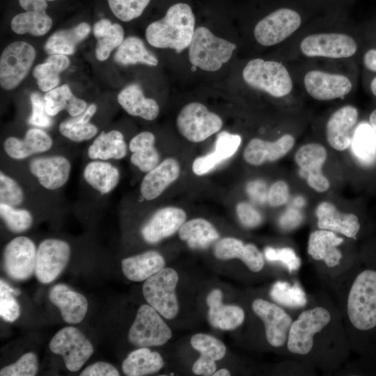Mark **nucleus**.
<instances>
[{
    "label": "nucleus",
    "instance_id": "nucleus-13",
    "mask_svg": "<svg viewBox=\"0 0 376 376\" xmlns=\"http://www.w3.org/2000/svg\"><path fill=\"white\" fill-rule=\"evenodd\" d=\"M302 54L308 57L343 58L353 56L357 49L355 40L338 33H321L305 37L300 43Z\"/></svg>",
    "mask_w": 376,
    "mask_h": 376
},
{
    "label": "nucleus",
    "instance_id": "nucleus-19",
    "mask_svg": "<svg viewBox=\"0 0 376 376\" xmlns=\"http://www.w3.org/2000/svg\"><path fill=\"white\" fill-rule=\"evenodd\" d=\"M185 212L176 207H166L157 210L141 229L143 240L156 244L176 233L186 220Z\"/></svg>",
    "mask_w": 376,
    "mask_h": 376
},
{
    "label": "nucleus",
    "instance_id": "nucleus-25",
    "mask_svg": "<svg viewBox=\"0 0 376 376\" xmlns=\"http://www.w3.org/2000/svg\"><path fill=\"white\" fill-rule=\"evenodd\" d=\"M318 226L320 229L337 232L350 238H356L360 229L357 215L341 212L329 202H322L316 208Z\"/></svg>",
    "mask_w": 376,
    "mask_h": 376
},
{
    "label": "nucleus",
    "instance_id": "nucleus-18",
    "mask_svg": "<svg viewBox=\"0 0 376 376\" xmlns=\"http://www.w3.org/2000/svg\"><path fill=\"white\" fill-rule=\"evenodd\" d=\"M304 84L309 95L320 101L345 96L352 87L350 80L346 76L321 70L308 72L304 76Z\"/></svg>",
    "mask_w": 376,
    "mask_h": 376
},
{
    "label": "nucleus",
    "instance_id": "nucleus-58",
    "mask_svg": "<svg viewBox=\"0 0 376 376\" xmlns=\"http://www.w3.org/2000/svg\"><path fill=\"white\" fill-rule=\"evenodd\" d=\"M217 366L214 361L200 357L192 366V371L196 375H212Z\"/></svg>",
    "mask_w": 376,
    "mask_h": 376
},
{
    "label": "nucleus",
    "instance_id": "nucleus-11",
    "mask_svg": "<svg viewBox=\"0 0 376 376\" xmlns=\"http://www.w3.org/2000/svg\"><path fill=\"white\" fill-rule=\"evenodd\" d=\"M299 14L283 8L273 11L260 20L253 31L256 41L263 46H272L290 36L301 25Z\"/></svg>",
    "mask_w": 376,
    "mask_h": 376
},
{
    "label": "nucleus",
    "instance_id": "nucleus-57",
    "mask_svg": "<svg viewBox=\"0 0 376 376\" xmlns=\"http://www.w3.org/2000/svg\"><path fill=\"white\" fill-rule=\"evenodd\" d=\"M119 372L111 363L98 361L89 365L80 373L81 376H118Z\"/></svg>",
    "mask_w": 376,
    "mask_h": 376
},
{
    "label": "nucleus",
    "instance_id": "nucleus-28",
    "mask_svg": "<svg viewBox=\"0 0 376 376\" xmlns=\"http://www.w3.org/2000/svg\"><path fill=\"white\" fill-rule=\"evenodd\" d=\"M343 242L333 231L320 229L313 232L308 244V254L316 260H323L329 267L340 263L343 256L336 246Z\"/></svg>",
    "mask_w": 376,
    "mask_h": 376
},
{
    "label": "nucleus",
    "instance_id": "nucleus-50",
    "mask_svg": "<svg viewBox=\"0 0 376 376\" xmlns=\"http://www.w3.org/2000/svg\"><path fill=\"white\" fill-rule=\"evenodd\" d=\"M38 369V362L33 352L23 354L15 363L2 368L1 376H33Z\"/></svg>",
    "mask_w": 376,
    "mask_h": 376
},
{
    "label": "nucleus",
    "instance_id": "nucleus-7",
    "mask_svg": "<svg viewBox=\"0 0 376 376\" xmlns=\"http://www.w3.org/2000/svg\"><path fill=\"white\" fill-rule=\"evenodd\" d=\"M172 332L150 305H141L128 333L129 341L140 347L160 346L171 338Z\"/></svg>",
    "mask_w": 376,
    "mask_h": 376
},
{
    "label": "nucleus",
    "instance_id": "nucleus-29",
    "mask_svg": "<svg viewBox=\"0 0 376 376\" xmlns=\"http://www.w3.org/2000/svg\"><path fill=\"white\" fill-rule=\"evenodd\" d=\"M164 266L163 256L155 251H148L124 258L121 261L125 276L136 282L146 281L164 268Z\"/></svg>",
    "mask_w": 376,
    "mask_h": 376
},
{
    "label": "nucleus",
    "instance_id": "nucleus-31",
    "mask_svg": "<svg viewBox=\"0 0 376 376\" xmlns=\"http://www.w3.org/2000/svg\"><path fill=\"white\" fill-rule=\"evenodd\" d=\"M83 174L86 182L101 194L110 193L120 180L118 168L104 160L95 159L88 162Z\"/></svg>",
    "mask_w": 376,
    "mask_h": 376
},
{
    "label": "nucleus",
    "instance_id": "nucleus-20",
    "mask_svg": "<svg viewBox=\"0 0 376 376\" xmlns=\"http://www.w3.org/2000/svg\"><path fill=\"white\" fill-rule=\"evenodd\" d=\"M357 119L358 111L351 105L338 109L330 116L327 123L326 136L333 148L343 151L350 146Z\"/></svg>",
    "mask_w": 376,
    "mask_h": 376
},
{
    "label": "nucleus",
    "instance_id": "nucleus-37",
    "mask_svg": "<svg viewBox=\"0 0 376 376\" xmlns=\"http://www.w3.org/2000/svg\"><path fill=\"white\" fill-rule=\"evenodd\" d=\"M162 356L147 347L132 352L123 361L122 369L128 376H142L158 372L164 366Z\"/></svg>",
    "mask_w": 376,
    "mask_h": 376
},
{
    "label": "nucleus",
    "instance_id": "nucleus-48",
    "mask_svg": "<svg viewBox=\"0 0 376 376\" xmlns=\"http://www.w3.org/2000/svg\"><path fill=\"white\" fill-rule=\"evenodd\" d=\"M241 141L242 139L239 134L223 131L217 136L214 150L209 155L218 165L222 161L231 157L236 152Z\"/></svg>",
    "mask_w": 376,
    "mask_h": 376
},
{
    "label": "nucleus",
    "instance_id": "nucleus-26",
    "mask_svg": "<svg viewBox=\"0 0 376 376\" xmlns=\"http://www.w3.org/2000/svg\"><path fill=\"white\" fill-rule=\"evenodd\" d=\"M207 304L209 307L208 320L214 328L233 330L244 322L243 309L235 305H224L222 303V292L219 289H214L208 294Z\"/></svg>",
    "mask_w": 376,
    "mask_h": 376
},
{
    "label": "nucleus",
    "instance_id": "nucleus-14",
    "mask_svg": "<svg viewBox=\"0 0 376 376\" xmlns=\"http://www.w3.org/2000/svg\"><path fill=\"white\" fill-rule=\"evenodd\" d=\"M36 251L35 244L27 237L18 236L11 240L3 252L7 274L16 281L29 279L35 272Z\"/></svg>",
    "mask_w": 376,
    "mask_h": 376
},
{
    "label": "nucleus",
    "instance_id": "nucleus-63",
    "mask_svg": "<svg viewBox=\"0 0 376 376\" xmlns=\"http://www.w3.org/2000/svg\"><path fill=\"white\" fill-rule=\"evenodd\" d=\"M370 89L373 94L376 96V77L371 81Z\"/></svg>",
    "mask_w": 376,
    "mask_h": 376
},
{
    "label": "nucleus",
    "instance_id": "nucleus-47",
    "mask_svg": "<svg viewBox=\"0 0 376 376\" xmlns=\"http://www.w3.org/2000/svg\"><path fill=\"white\" fill-rule=\"evenodd\" d=\"M150 0H107L112 13L123 22L139 17Z\"/></svg>",
    "mask_w": 376,
    "mask_h": 376
},
{
    "label": "nucleus",
    "instance_id": "nucleus-40",
    "mask_svg": "<svg viewBox=\"0 0 376 376\" xmlns=\"http://www.w3.org/2000/svg\"><path fill=\"white\" fill-rule=\"evenodd\" d=\"M52 25V18L46 12L25 11L13 17L10 26L17 34L31 33L35 36L46 34Z\"/></svg>",
    "mask_w": 376,
    "mask_h": 376
},
{
    "label": "nucleus",
    "instance_id": "nucleus-23",
    "mask_svg": "<svg viewBox=\"0 0 376 376\" xmlns=\"http://www.w3.org/2000/svg\"><path fill=\"white\" fill-rule=\"evenodd\" d=\"M180 173V167L174 158H166L148 171L140 185V192L146 201L157 198Z\"/></svg>",
    "mask_w": 376,
    "mask_h": 376
},
{
    "label": "nucleus",
    "instance_id": "nucleus-44",
    "mask_svg": "<svg viewBox=\"0 0 376 376\" xmlns=\"http://www.w3.org/2000/svg\"><path fill=\"white\" fill-rule=\"evenodd\" d=\"M59 132L64 137L73 142H82L95 136L98 129L94 124L84 122L76 116L61 122Z\"/></svg>",
    "mask_w": 376,
    "mask_h": 376
},
{
    "label": "nucleus",
    "instance_id": "nucleus-1",
    "mask_svg": "<svg viewBox=\"0 0 376 376\" xmlns=\"http://www.w3.org/2000/svg\"><path fill=\"white\" fill-rule=\"evenodd\" d=\"M194 26L195 17L191 7L177 3L169 8L164 17L147 26L146 38L154 47L169 48L180 53L189 47Z\"/></svg>",
    "mask_w": 376,
    "mask_h": 376
},
{
    "label": "nucleus",
    "instance_id": "nucleus-54",
    "mask_svg": "<svg viewBox=\"0 0 376 376\" xmlns=\"http://www.w3.org/2000/svg\"><path fill=\"white\" fill-rule=\"evenodd\" d=\"M236 212L240 221L246 227H256L263 221L260 213L249 203H239L236 207Z\"/></svg>",
    "mask_w": 376,
    "mask_h": 376
},
{
    "label": "nucleus",
    "instance_id": "nucleus-4",
    "mask_svg": "<svg viewBox=\"0 0 376 376\" xmlns=\"http://www.w3.org/2000/svg\"><path fill=\"white\" fill-rule=\"evenodd\" d=\"M242 77L251 87L276 97L285 96L292 89V81L288 70L277 61L251 59L244 68Z\"/></svg>",
    "mask_w": 376,
    "mask_h": 376
},
{
    "label": "nucleus",
    "instance_id": "nucleus-46",
    "mask_svg": "<svg viewBox=\"0 0 376 376\" xmlns=\"http://www.w3.org/2000/svg\"><path fill=\"white\" fill-rule=\"evenodd\" d=\"M19 294L17 289L0 280V315L6 322H13L20 315V306L14 296Z\"/></svg>",
    "mask_w": 376,
    "mask_h": 376
},
{
    "label": "nucleus",
    "instance_id": "nucleus-17",
    "mask_svg": "<svg viewBox=\"0 0 376 376\" xmlns=\"http://www.w3.org/2000/svg\"><path fill=\"white\" fill-rule=\"evenodd\" d=\"M29 169L42 187L48 190H56L68 182L71 164L62 155L41 156L29 162Z\"/></svg>",
    "mask_w": 376,
    "mask_h": 376
},
{
    "label": "nucleus",
    "instance_id": "nucleus-21",
    "mask_svg": "<svg viewBox=\"0 0 376 376\" xmlns=\"http://www.w3.org/2000/svg\"><path fill=\"white\" fill-rule=\"evenodd\" d=\"M53 145L51 136L38 127L28 130L23 139L8 137L3 142V149L8 157L22 160L35 154L48 151Z\"/></svg>",
    "mask_w": 376,
    "mask_h": 376
},
{
    "label": "nucleus",
    "instance_id": "nucleus-5",
    "mask_svg": "<svg viewBox=\"0 0 376 376\" xmlns=\"http://www.w3.org/2000/svg\"><path fill=\"white\" fill-rule=\"evenodd\" d=\"M178 281V273L172 268L164 267L143 285V294L148 304L166 319H173L179 311L175 294Z\"/></svg>",
    "mask_w": 376,
    "mask_h": 376
},
{
    "label": "nucleus",
    "instance_id": "nucleus-55",
    "mask_svg": "<svg viewBox=\"0 0 376 376\" xmlns=\"http://www.w3.org/2000/svg\"><path fill=\"white\" fill-rule=\"evenodd\" d=\"M241 260L253 272H260L264 266V259L261 252L252 244H245Z\"/></svg>",
    "mask_w": 376,
    "mask_h": 376
},
{
    "label": "nucleus",
    "instance_id": "nucleus-32",
    "mask_svg": "<svg viewBox=\"0 0 376 376\" xmlns=\"http://www.w3.org/2000/svg\"><path fill=\"white\" fill-rule=\"evenodd\" d=\"M155 142V135L148 131L136 134L130 141V162L142 172L148 173L159 164V154Z\"/></svg>",
    "mask_w": 376,
    "mask_h": 376
},
{
    "label": "nucleus",
    "instance_id": "nucleus-12",
    "mask_svg": "<svg viewBox=\"0 0 376 376\" xmlns=\"http://www.w3.org/2000/svg\"><path fill=\"white\" fill-rule=\"evenodd\" d=\"M70 246L65 241L48 238L42 241L36 251L35 274L44 284L54 281L67 266Z\"/></svg>",
    "mask_w": 376,
    "mask_h": 376
},
{
    "label": "nucleus",
    "instance_id": "nucleus-3",
    "mask_svg": "<svg viewBox=\"0 0 376 376\" xmlns=\"http://www.w3.org/2000/svg\"><path fill=\"white\" fill-rule=\"evenodd\" d=\"M347 315L352 325L366 331L376 327V272L366 269L354 279L347 299Z\"/></svg>",
    "mask_w": 376,
    "mask_h": 376
},
{
    "label": "nucleus",
    "instance_id": "nucleus-62",
    "mask_svg": "<svg viewBox=\"0 0 376 376\" xmlns=\"http://www.w3.org/2000/svg\"><path fill=\"white\" fill-rule=\"evenodd\" d=\"M214 376H229L230 375V373L229 372V370H228L226 368H221L217 371H215L214 373V374L212 375Z\"/></svg>",
    "mask_w": 376,
    "mask_h": 376
},
{
    "label": "nucleus",
    "instance_id": "nucleus-8",
    "mask_svg": "<svg viewBox=\"0 0 376 376\" xmlns=\"http://www.w3.org/2000/svg\"><path fill=\"white\" fill-rule=\"evenodd\" d=\"M36 58L32 45L24 41L8 45L0 58V84L9 91L16 88L27 76Z\"/></svg>",
    "mask_w": 376,
    "mask_h": 376
},
{
    "label": "nucleus",
    "instance_id": "nucleus-36",
    "mask_svg": "<svg viewBox=\"0 0 376 376\" xmlns=\"http://www.w3.org/2000/svg\"><path fill=\"white\" fill-rule=\"evenodd\" d=\"M93 30L97 40L95 56L100 61H105L111 52L123 42L124 29L119 24H112L107 19H102L94 24Z\"/></svg>",
    "mask_w": 376,
    "mask_h": 376
},
{
    "label": "nucleus",
    "instance_id": "nucleus-61",
    "mask_svg": "<svg viewBox=\"0 0 376 376\" xmlns=\"http://www.w3.org/2000/svg\"><path fill=\"white\" fill-rule=\"evenodd\" d=\"M369 124L376 132V109L372 111L369 117Z\"/></svg>",
    "mask_w": 376,
    "mask_h": 376
},
{
    "label": "nucleus",
    "instance_id": "nucleus-64",
    "mask_svg": "<svg viewBox=\"0 0 376 376\" xmlns=\"http://www.w3.org/2000/svg\"><path fill=\"white\" fill-rule=\"evenodd\" d=\"M47 1H53L54 0H46Z\"/></svg>",
    "mask_w": 376,
    "mask_h": 376
},
{
    "label": "nucleus",
    "instance_id": "nucleus-9",
    "mask_svg": "<svg viewBox=\"0 0 376 376\" xmlns=\"http://www.w3.org/2000/svg\"><path fill=\"white\" fill-rule=\"evenodd\" d=\"M331 320L329 312L318 306L303 311L292 322L288 336V349L293 353L304 355L310 352L313 345V336L321 331Z\"/></svg>",
    "mask_w": 376,
    "mask_h": 376
},
{
    "label": "nucleus",
    "instance_id": "nucleus-51",
    "mask_svg": "<svg viewBox=\"0 0 376 376\" xmlns=\"http://www.w3.org/2000/svg\"><path fill=\"white\" fill-rule=\"evenodd\" d=\"M245 244L234 237H224L220 240L215 245L214 254L220 260H229L239 258L241 260Z\"/></svg>",
    "mask_w": 376,
    "mask_h": 376
},
{
    "label": "nucleus",
    "instance_id": "nucleus-56",
    "mask_svg": "<svg viewBox=\"0 0 376 376\" xmlns=\"http://www.w3.org/2000/svg\"><path fill=\"white\" fill-rule=\"evenodd\" d=\"M289 188L286 182L282 180L275 182L269 188L267 201L269 205L279 207L284 205L288 200Z\"/></svg>",
    "mask_w": 376,
    "mask_h": 376
},
{
    "label": "nucleus",
    "instance_id": "nucleus-53",
    "mask_svg": "<svg viewBox=\"0 0 376 376\" xmlns=\"http://www.w3.org/2000/svg\"><path fill=\"white\" fill-rule=\"evenodd\" d=\"M265 256L269 261H281L290 272L297 270L301 264L299 258L293 249L289 247L274 249L267 246L265 249Z\"/></svg>",
    "mask_w": 376,
    "mask_h": 376
},
{
    "label": "nucleus",
    "instance_id": "nucleus-34",
    "mask_svg": "<svg viewBox=\"0 0 376 376\" xmlns=\"http://www.w3.org/2000/svg\"><path fill=\"white\" fill-rule=\"evenodd\" d=\"M90 31V25L81 22L71 29L56 31L47 39L45 50L49 54H72L77 45L87 37Z\"/></svg>",
    "mask_w": 376,
    "mask_h": 376
},
{
    "label": "nucleus",
    "instance_id": "nucleus-41",
    "mask_svg": "<svg viewBox=\"0 0 376 376\" xmlns=\"http://www.w3.org/2000/svg\"><path fill=\"white\" fill-rule=\"evenodd\" d=\"M350 146L358 159L371 162L376 157V132L370 124H359L354 131Z\"/></svg>",
    "mask_w": 376,
    "mask_h": 376
},
{
    "label": "nucleus",
    "instance_id": "nucleus-42",
    "mask_svg": "<svg viewBox=\"0 0 376 376\" xmlns=\"http://www.w3.org/2000/svg\"><path fill=\"white\" fill-rule=\"evenodd\" d=\"M270 296L277 303L288 307H302L306 304L305 292L297 283L291 285L285 281H277L272 287Z\"/></svg>",
    "mask_w": 376,
    "mask_h": 376
},
{
    "label": "nucleus",
    "instance_id": "nucleus-43",
    "mask_svg": "<svg viewBox=\"0 0 376 376\" xmlns=\"http://www.w3.org/2000/svg\"><path fill=\"white\" fill-rule=\"evenodd\" d=\"M0 216L6 227L13 233H21L33 224L32 214L26 209L0 203Z\"/></svg>",
    "mask_w": 376,
    "mask_h": 376
},
{
    "label": "nucleus",
    "instance_id": "nucleus-35",
    "mask_svg": "<svg viewBox=\"0 0 376 376\" xmlns=\"http://www.w3.org/2000/svg\"><path fill=\"white\" fill-rule=\"evenodd\" d=\"M178 235L180 240L186 241L194 249H206L219 237L212 224L202 218L185 222L179 229Z\"/></svg>",
    "mask_w": 376,
    "mask_h": 376
},
{
    "label": "nucleus",
    "instance_id": "nucleus-24",
    "mask_svg": "<svg viewBox=\"0 0 376 376\" xmlns=\"http://www.w3.org/2000/svg\"><path fill=\"white\" fill-rule=\"evenodd\" d=\"M295 144L294 137L285 134L275 141L251 139L244 151V158L251 165L258 166L265 162H274L285 156Z\"/></svg>",
    "mask_w": 376,
    "mask_h": 376
},
{
    "label": "nucleus",
    "instance_id": "nucleus-30",
    "mask_svg": "<svg viewBox=\"0 0 376 376\" xmlns=\"http://www.w3.org/2000/svg\"><path fill=\"white\" fill-rule=\"evenodd\" d=\"M127 148L123 134L118 130L102 132L88 148L92 159H121L127 155Z\"/></svg>",
    "mask_w": 376,
    "mask_h": 376
},
{
    "label": "nucleus",
    "instance_id": "nucleus-38",
    "mask_svg": "<svg viewBox=\"0 0 376 376\" xmlns=\"http://www.w3.org/2000/svg\"><path fill=\"white\" fill-rule=\"evenodd\" d=\"M70 65V60L64 54H50L45 62L36 65L33 75L40 91L48 92L59 84V74Z\"/></svg>",
    "mask_w": 376,
    "mask_h": 376
},
{
    "label": "nucleus",
    "instance_id": "nucleus-33",
    "mask_svg": "<svg viewBox=\"0 0 376 376\" xmlns=\"http://www.w3.org/2000/svg\"><path fill=\"white\" fill-rule=\"evenodd\" d=\"M45 109L50 116L66 110L72 117L81 115L87 108V103L75 97L67 84L55 88L44 95Z\"/></svg>",
    "mask_w": 376,
    "mask_h": 376
},
{
    "label": "nucleus",
    "instance_id": "nucleus-16",
    "mask_svg": "<svg viewBox=\"0 0 376 376\" xmlns=\"http://www.w3.org/2000/svg\"><path fill=\"white\" fill-rule=\"evenodd\" d=\"M252 308L265 324L268 343L276 347L283 346L288 336L292 318L281 307L263 299H255Z\"/></svg>",
    "mask_w": 376,
    "mask_h": 376
},
{
    "label": "nucleus",
    "instance_id": "nucleus-52",
    "mask_svg": "<svg viewBox=\"0 0 376 376\" xmlns=\"http://www.w3.org/2000/svg\"><path fill=\"white\" fill-rule=\"evenodd\" d=\"M32 111L29 118V123L38 127L47 128L52 125V118L46 111L44 97L38 93H33L30 97Z\"/></svg>",
    "mask_w": 376,
    "mask_h": 376
},
{
    "label": "nucleus",
    "instance_id": "nucleus-6",
    "mask_svg": "<svg viewBox=\"0 0 376 376\" xmlns=\"http://www.w3.org/2000/svg\"><path fill=\"white\" fill-rule=\"evenodd\" d=\"M179 132L194 143L203 141L219 132L222 119L200 102H190L182 107L176 118Z\"/></svg>",
    "mask_w": 376,
    "mask_h": 376
},
{
    "label": "nucleus",
    "instance_id": "nucleus-60",
    "mask_svg": "<svg viewBox=\"0 0 376 376\" xmlns=\"http://www.w3.org/2000/svg\"><path fill=\"white\" fill-rule=\"evenodd\" d=\"M363 63L368 70L376 72V49H371L366 52Z\"/></svg>",
    "mask_w": 376,
    "mask_h": 376
},
{
    "label": "nucleus",
    "instance_id": "nucleus-39",
    "mask_svg": "<svg viewBox=\"0 0 376 376\" xmlns=\"http://www.w3.org/2000/svg\"><path fill=\"white\" fill-rule=\"evenodd\" d=\"M116 63L122 65L142 63L149 66L158 64L157 58L146 47L143 42L135 36L123 40L114 56Z\"/></svg>",
    "mask_w": 376,
    "mask_h": 376
},
{
    "label": "nucleus",
    "instance_id": "nucleus-15",
    "mask_svg": "<svg viewBox=\"0 0 376 376\" xmlns=\"http://www.w3.org/2000/svg\"><path fill=\"white\" fill-rule=\"evenodd\" d=\"M327 156L324 147L315 143L301 146L295 155L301 175L306 177L308 185L318 192L326 191L330 185L322 172Z\"/></svg>",
    "mask_w": 376,
    "mask_h": 376
},
{
    "label": "nucleus",
    "instance_id": "nucleus-59",
    "mask_svg": "<svg viewBox=\"0 0 376 376\" xmlns=\"http://www.w3.org/2000/svg\"><path fill=\"white\" fill-rule=\"evenodd\" d=\"M19 3L25 11L46 12L48 7L46 0H19Z\"/></svg>",
    "mask_w": 376,
    "mask_h": 376
},
{
    "label": "nucleus",
    "instance_id": "nucleus-49",
    "mask_svg": "<svg viewBox=\"0 0 376 376\" xmlns=\"http://www.w3.org/2000/svg\"><path fill=\"white\" fill-rule=\"evenodd\" d=\"M24 201V192L19 183L2 171L0 172V203L19 206Z\"/></svg>",
    "mask_w": 376,
    "mask_h": 376
},
{
    "label": "nucleus",
    "instance_id": "nucleus-10",
    "mask_svg": "<svg viewBox=\"0 0 376 376\" xmlns=\"http://www.w3.org/2000/svg\"><path fill=\"white\" fill-rule=\"evenodd\" d=\"M49 347L53 353L62 356L65 367L71 372L78 371L94 351L90 340L73 327L60 329L52 337Z\"/></svg>",
    "mask_w": 376,
    "mask_h": 376
},
{
    "label": "nucleus",
    "instance_id": "nucleus-27",
    "mask_svg": "<svg viewBox=\"0 0 376 376\" xmlns=\"http://www.w3.org/2000/svg\"><path fill=\"white\" fill-rule=\"evenodd\" d=\"M117 100L121 107L130 115L146 120H153L159 115V107L152 98L145 97L140 86L132 84L123 88Z\"/></svg>",
    "mask_w": 376,
    "mask_h": 376
},
{
    "label": "nucleus",
    "instance_id": "nucleus-22",
    "mask_svg": "<svg viewBox=\"0 0 376 376\" xmlns=\"http://www.w3.org/2000/svg\"><path fill=\"white\" fill-rule=\"evenodd\" d=\"M50 301L60 311L63 320L69 324H78L84 318L88 311V301L67 285H54L49 293Z\"/></svg>",
    "mask_w": 376,
    "mask_h": 376
},
{
    "label": "nucleus",
    "instance_id": "nucleus-2",
    "mask_svg": "<svg viewBox=\"0 0 376 376\" xmlns=\"http://www.w3.org/2000/svg\"><path fill=\"white\" fill-rule=\"evenodd\" d=\"M188 48L189 60L193 66L215 72L230 59L237 45L214 35L207 28L199 26L195 29Z\"/></svg>",
    "mask_w": 376,
    "mask_h": 376
},
{
    "label": "nucleus",
    "instance_id": "nucleus-45",
    "mask_svg": "<svg viewBox=\"0 0 376 376\" xmlns=\"http://www.w3.org/2000/svg\"><path fill=\"white\" fill-rule=\"evenodd\" d=\"M191 345L201 353L200 357L214 361L221 359L226 352L221 341L205 334H194L191 338Z\"/></svg>",
    "mask_w": 376,
    "mask_h": 376
}]
</instances>
